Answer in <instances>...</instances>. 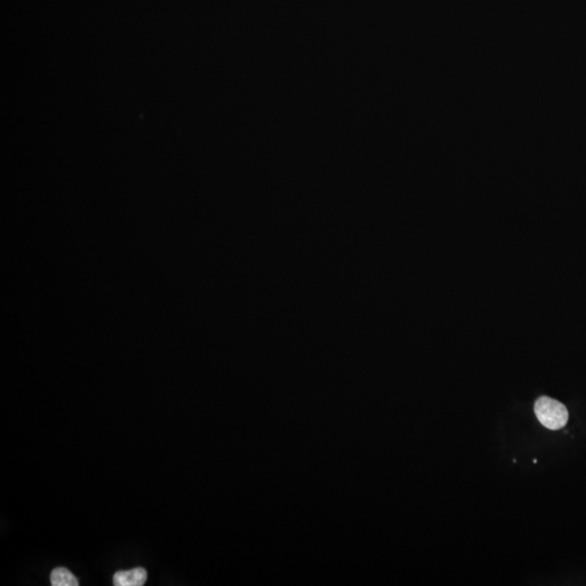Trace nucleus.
I'll return each mask as SVG.
<instances>
[{
    "instance_id": "nucleus-1",
    "label": "nucleus",
    "mask_w": 586,
    "mask_h": 586,
    "mask_svg": "<svg viewBox=\"0 0 586 586\" xmlns=\"http://www.w3.org/2000/svg\"><path fill=\"white\" fill-rule=\"evenodd\" d=\"M534 413L542 426L550 430L564 428L569 418L567 407L548 397H541L535 401Z\"/></svg>"
},
{
    "instance_id": "nucleus-2",
    "label": "nucleus",
    "mask_w": 586,
    "mask_h": 586,
    "mask_svg": "<svg viewBox=\"0 0 586 586\" xmlns=\"http://www.w3.org/2000/svg\"><path fill=\"white\" fill-rule=\"evenodd\" d=\"M147 581V571L144 568H135L127 571H119L113 577L117 586H141Z\"/></svg>"
},
{
    "instance_id": "nucleus-3",
    "label": "nucleus",
    "mask_w": 586,
    "mask_h": 586,
    "mask_svg": "<svg viewBox=\"0 0 586 586\" xmlns=\"http://www.w3.org/2000/svg\"><path fill=\"white\" fill-rule=\"evenodd\" d=\"M50 582L54 586H78V580L76 579L70 570L66 568L60 567L52 570L50 574Z\"/></svg>"
}]
</instances>
